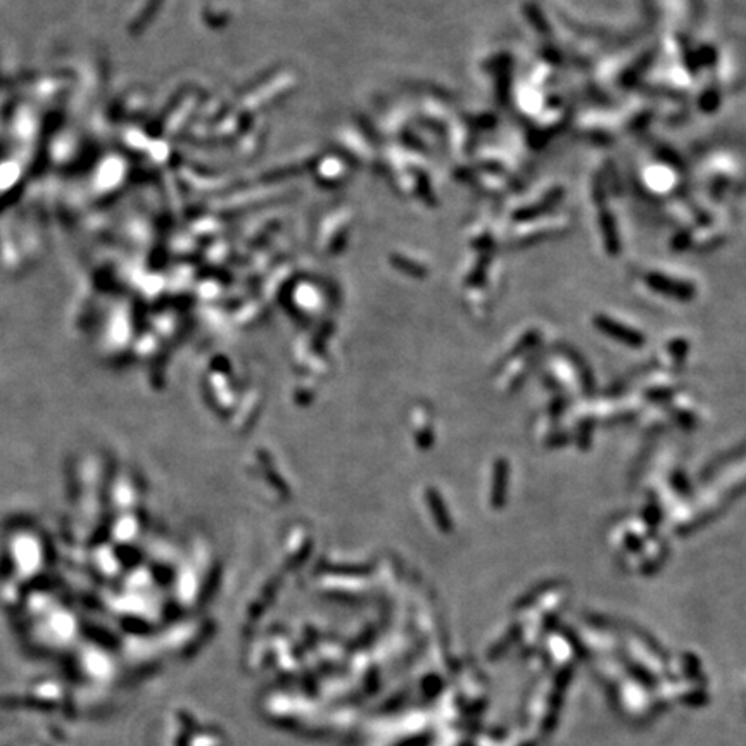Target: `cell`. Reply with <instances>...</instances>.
Masks as SVG:
<instances>
[{
  "label": "cell",
  "instance_id": "6da1fadb",
  "mask_svg": "<svg viewBox=\"0 0 746 746\" xmlns=\"http://www.w3.org/2000/svg\"><path fill=\"white\" fill-rule=\"evenodd\" d=\"M594 325L596 329L599 330V332H603L605 335L612 337V339L619 340V342L625 344V346L629 347H634V349H639V347H643V344H645V335H643L639 330L632 329V327H628L624 325V323H619L615 322L613 318H610V316H605V315H598L594 316Z\"/></svg>",
  "mask_w": 746,
  "mask_h": 746
},
{
  "label": "cell",
  "instance_id": "7a4b0ae2",
  "mask_svg": "<svg viewBox=\"0 0 746 746\" xmlns=\"http://www.w3.org/2000/svg\"><path fill=\"white\" fill-rule=\"evenodd\" d=\"M646 284H648L653 291L669 296V298L679 299V301H690V299L694 298V285L683 280H674V278H669L667 275H646Z\"/></svg>",
  "mask_w": 746,
  "mask_h": 746
},
{
  "label": "cell",
  "instance_id": "3957f363",
  "mask_svg": "<svg viewBox=\"0 0 746 746\" xmlns=\"http://www.w3.org/2000/svg\"><path fill=\"white\" fill-rule=\"evenodd\" d=\"M508 462L505 458H497L493 466V486H490V505L494 508H501L505 505L506 493H508Z\"/></svg>",
  "mask_w": 746,
  "mask_h": 746
},
{
  "label": "cell",
  "instance_id": "277c9868",
  "mask_svg": "<svg viewBox=\"0 0 746 746\" xmlns=\"http://www.w3.org/2000/svg\"><path fill=\"white\" fill-rule=\"evenodd\" d=\"M425 499H427V505L428 508H431L432 519H434L437 529L446 534L451 532L453 520L451 517H449L448 506H446L444 499H442V496L439 494V490L434 489V487H428V489L425 490Z\"/></svg>",
  "mask_w": 746,
  "mask_h": 746
},
{
  "label": "cell",
  "instance_id": "5b68a950",
  "mask_svg": "<svg viewBox=\"0 0 746 746\" xmlns=\"http://www.w3.org/2000/svg\"><path fill=\"white\" fill-rule=\"evenodd\" d=\"M601 228H603V235H605L606 251L615 254L617 251H619V238H617L615 225H613V220H612V216H610V213H601Z\"/></svg>",
  "mask_w": 746,
  "mask_h": 746
},
{
  "label": "cell",
  "instance_id": "8992f818",
  "mask_svg": "<svg viewBox=\"0 0 746 746\" xmlns=\"http://www.w3.org/2000/svg\"><path fill=\"white\" fill-rule=\"evenodd\" d=\"M669 351L674 354V358L683 360V358L687 354V351H690V344L683 339H674L672 342L669 344Z\"/></svg>",
  "mask_w": 746,
  "mask_h": 746
}]
</instances>
